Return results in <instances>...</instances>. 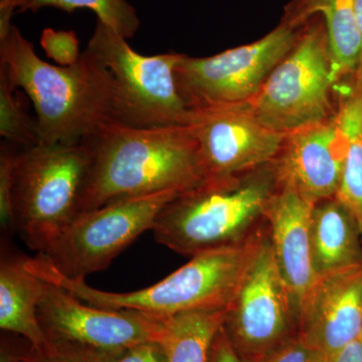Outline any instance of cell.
Here are the masks:
<instances>
[{"label":"cell","mask_w":362,"mask_h":362,"mask_svg":"<svg viewBox=\"0 0 362 362\" xmlns=\"http://www.w3.org/2000/svg\"><path fill=\"white\" fill-rule=\"evenodd\" d=\"M32 346L26 349H20L11 342H1V350H0V362H28L30 361Z\"/></svg>","instance_id":"f546056e"},{"label":"cell","mask_w":362,"mask_h":362,"mask_svg":"<svg viewBox=\"0 0 362 362\" xmlns=\"http://www.w3.org/2000/svg\"><path fill=\"white\" fill-rule=\"evenodd\" d=\"M337 111L349 145L335 197L359 218L362 216V90L352 86Z\"/></svg>","instance_id":"ffe728a7"},{"label":"cell","mask_w":362,"mask_h":362,"mask_svg":"<svg viewBox=\"0 0 362 362\" xmlns=\"http://www.w3.org/2000/svg\"><path fill=\"white\" fill-rule=\"evenodd\" d=\"M280 187L275 162L228 177L209 178L166 204L152 232L178 254L239 244L267 223V211Z\"/></svg>","instance_id":"277c9868"},{"label":"cell","mask_w":362,"mask_h":362,"mask_svg":"<svg viewBox=\"0 0 362 362\" xmlns=\"http://www.w3.org/2000/svg\"><path fill=\"white\" fill-rule=\"evenodd\" d=\"M113 359L104 358L86 350L49 341L42 349L33 347L28 362H110Z\"/></svg>","instance_id":"d4e9b609"},{"label":"cell","mask_w":362,"mask_h":362,"mask_svg":"<svg viewBox=\"0 0 362 362\" xmlns=\"http://www.w3.org/2000/svg\"><path fill=\"white\" fill-rule=\"evenodd\" d=\"M180 192L175 190L121 199L78 214L54 246L42 254L70 279H84L104 270L143 233Z\"/></svg>","instance_id":"52a82bcc"},{"label":"cell","mask_w":362,"mask_h":362,"mask_svg":"<svg viewBox=\"0 0 362 362\" xmlns=\"http://www.w3.org/2000/svg\"><path fill=\"white\" fill-rule=\"evenodd\" d=\"M361 344H362V334H361Z\"/></svg>","instance_id":"e575fe53"},{"label":"cell","mask_w":362,"mask_h":362,"mask_svg":"<svg viewBox=\"0 0 362 362\" xmlns=\"http://www.w3.org/2000/svg\"><path fill=\"white\" fill-rule=\"evenodd\" d=\"M359 228H361V240H362V216L358 218Z\"/></svg>","instance_id":"836d02e7"},{"label":"cell","mask_w":362,"mask_h":362,"mask_svg":"<svg viewBox=\"0 0 362 362\" xmlns=\"http://www.w3.org/2000/svg\"><path fill=\"white\" fill-rule=\"evenodd\" d=\"M18 147L6 141L0 146V223L2 233L16 232L13 211L14 168Z\"/></svg>","instance_id":"603a6c76"},{"label":"cell","mask_w":362,"mask_h":362,"mask_svg":"<svg viewBox=\"0 0 362 362\" xmlns=\"http://www.w3.org/2000/svg\"><path fill=\"white\" fill-rule=\"evenodd\" d=\"M333 87L329 37L325 21L318 14L302 26L294 47L272 71L250 105L267 128L288 135L335 113Z\"/></svg>","instance_id":"8992f818"},{"label":"cell","mask_w":362,"mask_h":362,"mask_svg":"<svg viewBox=\"0 0 362 362\" xmlns=\"http://www.w3.org/2000/svg\"><path fill=\"white\" fill-rule=\"evenodd\" d=\"M45 7H54L69 13L77 9H90L96 13L98 20L126 40L134 37L141 25L134 7L127 0H30L21 13H37Z\"/></svg>","instance_id":"44dd1931"},{"label":"cell","mask_w":362,"mask_h":362,"mask_svg":"<svg viewBox=\"0 0 362 362\" xmlns=\"http://www.w3.org/2000/svg\"><path fill=\"white\" fill-rule=\"evenodd\" d=\"M207 362H245L233 346L223 326L214 338Z\"/></svg>","instance_id":"83f0119b"},{"label":"cell","mask_w":362,"mask_h":362,"mask_svg":"<svg viewBox=\"0 0 362 362\" xmlns=\"http://www.w3.org/2000/svg\"><path fill=\"white\" fill-rule=\"evenodd\" d=\"M90 166L83 141L18 149L14 168L16 232L45 254L75 220Z\"/></svg>","instance_id":"5b68a950"},{"label":"cell","mask_w":362,"mask_h":362,"mask_svg":"<svg viewBox=\"0 0 362 362\" xmlns=\"http://www.w3.org/2000/svg\"><path fill=\"white\" fill-rule=\"evenodd\" d=\"M110 362H165L158 343H144L128 349Z\"/></svg>","instance_id":"4316f807"},{"label":"cell","mask_w":362,"mask_h":362,"mask_svg":"<svg viewBox=\"0 0 362 362\" xmlns=\"http://www.w3.org/2000/svg\"><path fill=\"white\" fill-rule=\"evenodd\" d=\"M268 235L266 223L244 242L194 255L187 264L156 284L128 293L101 291L86 284L84 279L66 277L40 254L26 258L25 267L45 282L100 308L156 316L223 310L239 293Z\"/></svg>","instance_id":"3957f363"},{"label":"cell","mask_w":362,"mask_h":362,"mask_svg":"<svg viewBox=\"0 0 362 362\" xmlns=\"http://www.w3.org/2000/svg\"><path fill=\"white\" fill-rule=\"evenodd\" d=\"M228 309L190 311L163 316L160 345L165 362H207Z\"/></svg>","instance_id":"d6986e66"},{"label":"cell","mask_w":362,"mask_h":362,"mask_svg":"<svg viewBox=\"0 0 362 362\" xmlns=\"http://www.w3.org/2000/svg\"><path fill=\"white\" fill-rule=\"evenodd\" d=\"M14 90L6 66L0 64V135L13 146L30 148L40 143L37 119L28 115Z\"/></svg>","instance_id":"7402d4cb"},{"label":"cell","mask_w":362,"mask_h":362,"mask_svg":"<svg viewBox=\"0 0 362 362\" xmlns=\"http://www.w3.org/2000/svg\"><path fill=\"white\" fill-rule=\"evenodd\" d=\"M206 180L228 177L271 163L286 135L263 125L247 103L192 108L189 124Z\"/></svg>","instance_id":"7c38bea8"},{"label":"cell","mask_w":362,"mask_h":362,"mask_svg":"<svg viewBox=\"0 0 362 362\" xmlns=\"http://www.w3.org/2000/svg\"><path fill=\"white\" fill-rule=\"evenodd\" d=\"M26 258L2 256L0 264V328L25 338L35 349L47 344L37 308L47 282L28 271Z\"/></svg>","instance_id":"ac0fdd59"},{"label":"cell","mask_w":362,"mask_h":362,"mask_svg":"<svg viewBox=\"0 0 362 362\" xmlns=\"http://www.w3.org/2000/svg\"><path fill=\"white\" fill-rule=\"evenodd\" d=\"M301 28L280 21L252 44L206 58L182 54L175 70L181 96L190 109L251 102L294 47Z\"/></svg>","instance_id":"ba28073f"},{"label":"cell","mask_w":362,"mask_h":362,"mask_svg":"<svg viewBox=\"0 0 362 362\" xmlns=\"http://www.w3.org/2000/svg\"><path fill=\"white\" fill-rule=\"evenodd\" d=\"M330 362H362V344L361 338L349 343L330 356Z\"/></svg>","instance_id":"4dcf8cb0"},{"label":"cell","mask_w":362,"mask_h":362,"mask_svg":"<svg viewBox=\"0 0 362 362\" xmlns=\"http://www.w3.org/2000/svg\"><path fill=\"white\" fill-rule=\"evenodd\" d=\"M315 204L290 183L280 181L267 211L272 250L286 284L299 305L317 275L312 259L311 221Z\"/></svg>","instance_id":"9a60e30c"},{"label":"cell","mask_w":362,"mask_h":362,"mask_svg":"<svg viewBox=\"0 0 362 362\" xmlns=\"http://www.w3.org/2000/svg\"><path fill=\"white\" fill-rule=\"evenodd\" d=\"M82 141L90 166L78 214L166 190L183 194L206 180L189 125L113 122Z\"/></svg>","instance_id":"7a4b0ae2"},{"label":"cell","mask_w":362,"mask_h":362,"mask_svg":"<svg viewBox=\"0 0 362 362\" xmlns=\"http://www.w3.org/2000/svg\"><path fill=\"white\" fill-rule=\"evenodd\" d=\"M0 64L32 101L40 143H77L109 123L134 125L115 78L87 49L74 65L52 66L13 25L0 37Z\"/></svg>","instance_id":"6da1fadb"},{"label":"cell","mask_w":362,"mask_h":362,"mask_svg":"<svg viewBox=\"0 0 362 362\" xmlns=\"http://www.w3.org/2000/svg\"><path fill=\"white\" fill-rule=\"evenodd\" d=\"M362 334V264L318 276L298 308V337L332 356Z\"/></svg>","instance_id":"4fadbf2b"},{"label":"cell","mask_w":362,"mask_h":362,"mask_svg":"<svg viewBox=\"0 0 362 362\" xmlns=\"http://www.w3.org/2000/svg\"><path fill=\"white\" fill-rule=\"evenodd\" d=\"M311 246L317 277L361 265L358 218L337 197L317 202L312 213Z\"/></svg>","instance_id":"e0dca14e"},{"label":"cell","mask_w":362,"mask_h":362,"mask_svg":"<svg viewBox=\"0 0 362 362\" xmlns=\"http://www.w3.org/2000/svg\"><path fill=\"white\" fill-rule=\"evenodd\" d=\"M86 49L115 78L135 126L189 124L192 109L181 96L175 74L183 54H138L99 20Z\"/></svg>","instance_id":"9c48e42d"},{"label":"cell","mask_w":362,"mask_h":362,"mask_svg":"<svg viewBox=\"0 0 362 362\" xmlns=\"http://www.w3.org/2000/svg\"><path fill=\"white\" fill-rule=\"evenodd\" d=\"M40 45L47 57L62 66L74 65L80 59L78 40L73 30H54L45 28L42 32Z\"/></svg>","instance_id":"cb8c5ba5"},{"label":"cell","mask_w":362,"mask_h":362,"mask_svg":"<svg viewBox=\"0 0 362 362\" xmlns=\"http://www.w3.org/2000/svg\"><path fill=\"white\" fill-rule=\"evenodd\" d=\"M347 145L338 111L323 122L286 135L274 160L280 181L313 204L337 197Z\"/></svg>","instance_id":"5bb4252c"},{"label":"cell","mask_w":362,"mask_h":362,"mask_svg":"<svg viewBox=\"0 0 362 362\" xmlns=\"http://www.w3.org/2000/svg\"><path fill=\"white\" fill-rule=\"evenodd\" d=\"M356 13L357 26H358L361 37V56H359L358 66H357L356 76L354 78V87L362 90V0H356Z\"/></svg>","instance_id":"1f68e13d"},{"label":"cell","mask_w":362,"mask_h":362,"mask_svg":"<svg viewBox=\"0 0 362 362\" xmlns=\"http://www.w3.org/2000/svg\"><path fill=\"white\" fill-rule=\"evenodd\" d=\"M30 0H0V37H4L13 26L14 13H21Z\"/></svg>","instance_id":"f1b7e54d"},{"label":"cell","mask_w":362,"mask_h":362,"mask_svg":"<svg viewBox=\"0 0 362 362\" xmlns=\"http://www.w3.org/2000/svg\"><path fill=\"white\" fill-rule=\"evenodd\" d=\"M223 326L245 362H266L298 337L296 304L276 263L269 235L226 310Z\"/></svg>","instance_id":"30bf717a"},{"label":"cell","mask_w":362,"mask_h":362,"mask_svg":"<svg viewBox=\"0 0 362 362\" xmlns=\"http://www.w3.org/2000/svg\"><path fill=\"white\" fill-rule=\"evenodd\" d=\"M323 16L329 37L331 82L356 76L361 51L356 0H290L280 21L301 28L313 16Z\"/></svg>","instance_id":"2e32d148"},{"label":"cell","mask_w":362,"mask_h":362,"mask_svg":"<svg viewBox=\"0 0 362 362\" xmlns=\"http://www.w3.org/2000/svg\"><path fill=\"white\" fill-rule=\"evenodd\" d=\"M315 352L297 337L274 352L266 362H312Z\"/></svg>","instance_id":"484cf974"},{"label":"cell","mask_w":362,"mask_h":362,"mask_svg":"<svg viewBox=\"0 0 362 362\" xmlns=\"http://www.w3.org/2000/svg\"><path fill=\"white\" fill-rule=\"evenodd\" d=\"M312 362H330V356L316 350L315 356L312 359Z\"/></svg>","instance_id":"d6a6232c"},{"label":"cell","mask_w":362,"mask_h":362,"mask_svg":"<svg viewBox=\"0 0 362 362\" xmlns=\"http://www.w3.org/2000/svg\"><path fill=\"white\" fill-rule=\"evenodd\" d=\"M37 317L47 341L86 350L107 359L116 358L137 345L159 343L164 330L163 316L85 304L47 282Z\"/></svg>","instance_id":"8fae6325"}]
</instances>
